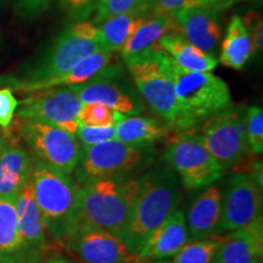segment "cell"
<instances>
[{"instance_id":"9c48e42d","label":"cell","mask_w":263,"mask_h":263,"mask_svg":"<svg viewBox=\"0 0 263 263\" xmlns=\"http://www.w3.org/2000/svg\"><path fill=\"white\" fill-rule=\"evenodd\" d=\"M163 160L178 174L183 186L188 190H199L212 185L224 176L219 166L196 134L183 132L174 138Z\"/></svg>"},{"instance_id":"60d3db41","label":"cell","mask_w":263,"mask_h":263,"mask_svg":"<svg viewBox=\"0 0 263 263\" xmlns=\"http://www.w3.org/2000/svg\"><path fill=\"white\" fill-rule=\"evenodd\" d=\"M156 263H170V262H166V261H157Z\"/></svg>"},{"instance_id":"5b68a950","label":"cell","mask_w":263,"mask_h":263,"mask_svg":"<svg viewBox=\"0 0 263 263\" xmlns=\"http://www.w3.org/2000/svg\"><path fill=\"white\" fill-rule=\"evenodd\" d=\"M177 116L176 133L188 132L207 118L230 107L229 85L212 72H195L179 68L173 62Z\"/></svg>"},{"instance_id":"ffe728a7","label":"cell","mask_w":263,"mask_h":263,"mask_svg":"<svg viewBox=\"0 0 263 263\" xmlns=\"http://www.w3.org/2000/svg\"><path fill=\"white\" fill-rule=\"evenodd\" d=\"M33 157L16 143L5 144L0 151V197L16 199L31 179Z\"/></svg>"},{"instance_id":"e575fe53","label":"cell","mask_w":263,"mask_h":263,"mask_svg":"<svg viewBox=\"0 0 263 263\" xmlns=\"http://www.w3.org/2000/svg\"><path fill=\"white\" fill-rule=\"evenodd\" d=\"M201 0H149L151 10L160 12H166L170 15H176L183 9L200 6Z\"/></svg>"},{"instance_id":"7a4b0ae2","label":"cell","mask_w":263,"mask_h":263,"mask_svg":"<svg viewBox=\"0 0 263 263\" xmlns=\"http://www.w3.org/2000/svg\"><path fill=\"white\" fill-rule=\"evenodd\" d=\"M139 184L123 240L133 255H137L151 233L176 211L182 199V184L168 164L149 171L140 177Z\"/></svg>"},{"instance_id":"f546056e","label":"cell","mask_w":263,"mask_h":263,"mask_svg":"<svg viewBox=\"0 0 263 263\" xmlns=\"http://www.w3.org/2000/svg\"><path fill=\"white\" fill-rule=\"evenodd\" d=\"M245 130L248 136L250 151L259 155L263 151V110L258 106H251L244 115Z\"/></svg>"},{"instance_id":"1f68e13d","label":"cell","mask_w":263,"mask_h":263,"mask_svg":"<svg viewBox=\"0 0 263 263\" xmlns=\"http://www.w3.org/2000/svg\"><path fill=\"white\" fill-rule=\"evenodd\" d=\"M116 129L115 126L112 127H87L80 124L77 132H76V138L80 141V144H83L84 147L97 145V144L104 143V141L115 139Z\"/></svg>"},{"instance_id":"8992f818","label":"cell","mask_w":263,"mask_h":263,"mask_svg":"<svg viewBox=\"0 0 263 263\" xmlns=\"http://www.w3.org/2000/svg\"><path fill=\"white\" fill-rule=\"evenodd\" d=\"M128 71L141 98L160 120L172 128L177 116L173 60L154 45L126 60Z\"/></svg>"},{"instance_id":"9a60e30c","label":"cell","mask_w":263,"mask_h":263,"mask_svg":"<svg viewBox=\"0 0 263 263\" xmlns=\"http://www.w3.org/2000/svg\"><path fill=\"white\" fill-rule=\"evenodd\" d=\"M189 239L184 211L176 210L151 233L137 256L141 263L174 257L184 245L188 244Z\"/></svg>"},{"instance_id":"4fadbf2b","label":"cell","mask_w":263,"mask_h":263,"mask_svg":"<svg viewBox=\"0 0 263 263\" xmlns=\"http://www.w3.org/2000/svg\"><path fill=\"white\" fill-rule=\"evenodd\" d=\"M62 248L80 263H141L117 236L84 222L71 233Z\"/></svg>"},{"instance_id":"ac0fdd59","label":"cell","mask_w":263,"mask_h":263,"mask_svg":"<svg viewBox=\"0 0 263 263\" xmlns=\"http://www.w3.org/2000/svg\"><path fill=\"white\" fill-rule=\"evenodd\" d=\"M17 223L22 244L27 250L50 252L54 250L48 242V232L44 218L34 197L32 182L26 184L15 199Z\"/></svg>"},{"instance_id":"ab89813d","label":"cell","mask_w":263,"mask_h":263,"mask_svg":"<svg viewBox=\"0 0 263 263\" xmlns=\"http://www.w3.org/2000/svg\"><path fill=\"white\" fill-rule=\"evenodd\" d=\"M4 145H5V137H4V134L2 133V130H0V151H2Z\"/></svg>"},{"instance_id":"cb8c5ba5","label":"cell","mask_w":263,"mask_h":263,"mask_svg":"<svg viewBox=\"0 0 263 263\" xmlns=\"http://www.w3.org/2000/svg\"><path fill=\"white\" fill-rule=\"evenodd\" d=\"M147 8H141L126 14L114 16L98 25V41L101 50L121 52L132 35L145 18Z\"/></svg>"},{"instance_id":"8fae6325","label":"cell","mask_w":263,"mask_h":263,"mask_svg":"<svg viewBox=\"0 0 263 263\" xmlns=\"http://www.w3.org/2000/svg\"><path fill=\"white\" fill-rule=\"evenodd\" d=\"M82 105L70 85L49 88L32 91L18 101L17 117L59 127L74 136L80 127L77 117Z\"/></svg>"},{"instance_id":"2e32d148","label":"cell","mask_w":263,"mask_h":263,"mask_svg":"<svg viewBox=\"0 0 263 263\" xmlns=\"http://www.w3.org/2000/svg\"><path fill=\"white\" fill-rule=\"evenodd\" d=\"M219 11L209 6L183 9L174 15L180 33L192 44L206 54L213 55L222 33L219 26Z\"/></svg>"},{"instance_id":"d590c367","label":"cell","mask_w":263,"mask_h":263,"mask_svg":"<svg viewBox=\"0 0 263 263\" xmlns=\"http://www.w3.org/2000/svg\"><path fill=\"white\" fill-rule=\"evenodd\" d=\"M51 0H15L17 11L26 17L41 15L50 4Z\"/></svg>"},{"instance_id":"b9f144b4","label":"cell","mask_w":263,"mask_h":263,"mask_svg":"<svg viewBox=\"0 0 263 263\" xmlns=\"http://www.w3.org/2000/svg\"><path fill=\"white\" fill-rule=\"evenodd\" d=\"M3 2V0H0V3H2Z\"/></svg>"},{"instance_id":"d6a6232c","label":"cell","mask_w":263,"mask_h":263,"mask_svg":"<svg viewBox=\"0 0 263 263\" xmlns=\"http://www.w3.org/2000/svg\"><path fill=\"white\" fill-rule=\"evenodd\" d=\"M18 100L15 98L11 88H0V128L8 130L17 111Z\"/></svg>"},{"instance_id":"74e56055","label":"cell","mask_w":263,"mask_h":263,"mask_svg":"<svg viewBox=\"0 0 263 263\" xmlns=\"http://www.w3.org/2000/svg\"><path fill=\"white\" fill-rule=\"evenodd\" d=\"M250 176L254 179L256 185L259 189L263 190V168H262V162L261 161H254V162L250 163Z\"/></svg>"},{"instance_id":"603a6c76","label":"cell","mask_w":263,"mask_h":263,"mask_svg":"<svg viewBox=\"0 0 263 263\" xmlns=\"http://www.w3.org/2000/svg\"><path fill=\"white\" fill-rule=\"evenodd\" d=\"M178 29V25L173 15L149 9L144 21L121 50L123 60L126 61L146 49H150L162 35L171 32H177Z\"/></svg>"},{"instance_id":"d4e9b609","label":"cell","mask_w":263,"mask_h":263,"mask_svg":"<svg viewBox=\"0 0 263 263\" xmlns=\"http://www.w3.org/2000/svg\"><path fill=\"white\" fill-rule=\"evenodd\" d=\"M254 54L251 38L239 15H233L222 43L219 62L226 67L240 71Z\"/></svg>"},{"instance_id":"f35d334b","label":"cell","mask_w":263,"mask_h":263,"mask_svg":"<svg viewBox=\"0 0 263 263\" xmlns=\"http://www.w3.org/2000/svg\"><path fill=\"white\" fill-rule=\"evenodd\" d=\"M42 263H72V262L64 257H60V256L54 255V256H51V257L44 259Z\"/></svg>"},{"instance_id":"836d02e7","label":"cell","mask_w":263,"mask_h":263,"mask_svg":"<svg viewBox=\"0 0 263 263\" xmlns=\"http://www.w3.org/2000/svg\"><path fill=\"white\" fill-rule=\"evenodd\" d=\"M242 24H244L246 31H248L250 38H251L252 49L254 52H262L263 49V20L262 16L255 10H249L246 12Z\"/></svg>"},{"instance_id":"6da1fadb","label":"cell","mask_w":263,"mask_h":263,"mask_svg":"<svg viewBox=\"0 0 263 263\" xmlns=\"http://www.w3.org/2000/svg\"><path fill=\"white\" fill-rule=\"evenodd\" d=\"M98 50L101 49L97 26L90 21L74 22L55 37L41 57L26 65L18 76L0 77V84L24 93L49 89L55 78L70 72Z\"/></svg>"},{"instance_id":"4dcf8cb0","label":"cell","mask_w":263,"mask_h":263,"mask_svg":"<svg viewBox=\"0 0 263 263\" xmlns=\"http://www.w3.org/2000/svg\"><path fill=\"white\" fill-rule=\"evenodd\" d=\"M57 3L59 9L74 24L93 17L99 0H57Z\"/></svg>"},{"instance_id":"ba28073f","label":"cell","mask_w":263,"mask_h":263,"mask_svg":"<svg viewBox=\"0 0 263 263\" xmlns=\"http://www.w3.org/2000/svg\"><path fill=\"white\" fill-rule=\"evenodd\" d=\"M244 115L239 108H226L203 121L201 130L197 134L224 171L240 167L251 154Z\"/></svg>"},{"instance_id":"e0dca14e","label":"cell","mask_w":263,"mask_h":263,"mask_svg":"<svg viewBox=\"0 0 263 263\" xmlns=\"http://www.w3.org/2000/svg\"><path fill=\"white\" fill-rule=\"evenodd\" d=\"M263 221L262 216L248 226L222 236L212 263H262Z\"/></svg>"},{"instance_id":"7bdbcfd3","label":"cell","mask_w":263,"mask_h":263,"mask_svg":"<svg viewBox=\"0 0 263 263\" xmlns=\"http://www.w3.org/2000/svg\"><path fill=\"white\" fill-rule=\"evenodd\" d=\"M0 263H2V262H0Z\"/></svg>"},{"instance_id":"7c38bea8","label":"cell","mask_w":263,"mask_h":263,"mask_svg":"<svg viewBox=\"0 0 263 263\" xmlns=\"http://www.w3.org/2000/svg\"><path fill=\"white\" fill-rule=\"evenodd\" d=\"M121 67L118 64L107 65L91 80L70 87L82 104H100L121 115H139L144 104L136 91L118 81L123 76Z\"/></svg>"},{"instance_id":"52a82bcc","label":"cell","mask_w":263,"mask_h":263,"mask_svg":"<svg viewBox=\"0 0 263 263\" xmlns=\"http://www.w3.org/2000/svg\"><path fill=\"white\" fill-rule=\"evenodd\" d=\"M153 160L150 147H136L111 139L97 145L83 147L74 170L80 185L116 176H130Z\"/></svg>"},{"instance_id":"f1b7e54d","label":"cell","mask_w":263,"mask_h":263,"mask_svg":"<svg viewBox=\"0 0 263 263\" xmlns=\"http://www.w3.org/2000/svg\"><path fill=\"white\" fill-rule=\"evenodd\" d=\"M77 118L82 126L112 127L116 123V111L100 104H83Z\"/></svg>"},{"instance_id":"277c9868","label":"cell","mask_w":263,"mask_h":263,"mask_svg":"<svg viewBox=\"0 0 263 263\" xmlns=\"http://www.w3.org/2000/svg\"><path fill=\"white\" fill-rule=\"evenodd\" d=\"M139 178L116 176L80 186L82 222L103 228L123 242Z\"/></svg>"},{"instance_id":"44dd1931","label":"cell","mask_w":263,"mask_h":263,"mask_svg":"<svg viewBox=\"0 0 263 263\" xmlns=\"http://www.w3.org/2000/svg\"><path fill=\"white\" fill-rule=\"evenodd\" d=\"M115 139L136 147H150L166 136L171 127L160 118L116 112Z\"/></svg>"},{"instance_id":"7402d4cb","label":"cell","mask_w":263,"mask_h":263,"mask_svg":"<svg viewBox=\"0 0 263 263\" xmlns=\"http://www.w3.org/2000/svg\"><path fill=\"white\" fill-rule=\"evenodd\" d=\"M155 47L170 55L179 68L195 72H212L218 60L192 44L180 32H171L161 37Z\"/></svg>"},{"instance_id":"5bb4252c","label":"cell","mask_w":263,"mask_h":263,"mask_svg":"<svg viewBox=\"0 0 263 263\" xmlns=\"http://www.w3.org/2000/svg\"><path fill=\"white\" fill-rule=\"evenodd\" d=\"M262 216V190L249 173L238 172L227 183L222 194V215L218 235L248 226Z\"/></svg>"},{"instance_id":"4316f807","label":"cell","mask_w":263,"mask_h":263,"mask_svg":"<svg viewBox=\"0 0 263 263\" xmlns=\"http://www.w3.org/2000/svg\"><path fill=\"white\" fill-rule=\"evenodd\" d=\"M221 235L195 239L188 242L174 256L172 263H211L221 245Z\"/></svg>"},{"instance_id":"3957f363","label":"cell","mask_w":263,"mask_h":263,"mask_svg":"<svg viewBox=\"0 0 263 263\" xmlns=\"http://www.w3.org/2000/svg\"><path fill=\"white\" fill-rule=\"evenodd\" d=\"M31 182L52 241L62 246L81 224L80 186L66 174L33 157Z\"/></svg>"},{"instance_id":"d6986e66","label":"cell","mask_w":263,"mask_h":263,"mask_svg":"<svg viewBox=\"0 0 263 263\" xmlns=\"http://www.w3.org/2000/svg\"><path fill=\"white\" fill-rule=\"evenodd\" d=\"M222 215V190L217 185L209 188L197 195L186 216L190 238L203 239L218 235Z\"/></svg>"},{"instance_id":"30bf717a","label":"cell","mask_w":263,"mask_h":263,"mask_svg":"<svg viewBox=\"0 0 263 263\" xmlns=\"http://www.w3.org/2000/svg\"><path fill=\"white\" fill-rule=\"evenodd\" d=\"M18 132L33 157L66 174L74 172L82 147L73 134L50 124L25 120H20Z\"/></svg>"},{"instance_id":"8d00e7d4","label":"cell","mask_w":263,"mask_h":263,"mask_svg":"<svg viewBox=\"0 0 263 263\" xmlns=\"http://www.w3.org/2000/svg\"><path fill=\"white\" fill-rule=\"evenodd\" d=\"M48 255V252L43 251H35V250H28L18 256L17 258H15L14 261L9 263H42L44 261V257Z\"/></svg>"},{"instance_id":"83f0119b","label":"cell","mask_w":263,"mask_h":263,"mask_svg":"<svg viewBox=\"0 0 263 263\" xmlns=\"http://www.w3.org/2000/svg\"><path fill=\"white\" fill-rule=\"evenodd\" d=\"M147 6H149V0H99L98 8L90 22L98 26L105 20L114 17V16L126 14V12L141 8H147Z\"/></svg>"},{"instance_id":"484cf974","label":"cell","mask_w":263,"mask_h":263,"mask_svg":"<svg viewBox=\"0 0 263 263\" xmlns=\"http://www.w3.org/2000/svg\"><path fill=\"white\" fill-rule=\"evenodd\" d=\"M26 251L28 250L20 235L15 200L0 197V262L14 261Z\"/></svg>"}]
</instances>
